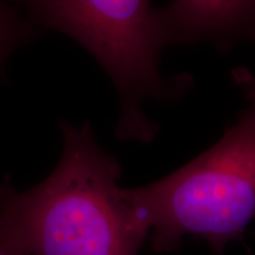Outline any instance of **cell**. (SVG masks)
<instances>
[{
	"label": "cell",
	"instance_id": "cell-1",
	"mask_svg": "<svg viewBox=\"0 0 255 255\" xmlns=\"http://www.w3.org/2000/svg\"><path fill=\"white\" fill-rule=\"evenodd\" d=\"M63 154L38 186L0 183V237L25 255H137L149 232L120 187L121 165L89 123L62 124Z\"/></svg>",
	"mask_w": 255,
	"mask_h": 255
},
{
	"label": "cell",
	"instance_id": "cell-2",
	"mask_svg": "<svg viewBox=\"0 0 255 255\" xmlns=\"http://www.w3.org/2000/svg\"><path fill=\"white\" fill-rule=\"evenodd\" d=\"M123 197L156 252L174 251L184 237L221 251L255 219V108L199 157L148 186L123 188Z\"/></svg>",
	"mask_w": 255,
	"mask_h": 255
},
{
	"label": "cell",
	"instance_id": "cell-3",
	"mask_svg": "<svg viewBox=\"0 0 255 255\" xmlns=\"http://www.w3.org/2000/svg\"><path fill=\"white\" fill-rule=\"evenodd\" d=\"M41 26L66 34L108 73L121 100L116 135L149 143L158 127L143 110L149 100L174 102L191 77L165 78L159 70L164 41L151 0H19Z\"/></svg>",
	"mask_w": 255,
	"mask_h": 255
},
{
	"label": "cell",
	"instance_id": "cell-4",
	"mask_svg": "<svg viewBox=\"0 0 255 255\" xmlns=\"http://www.w3.org/2000/svg\"><path fill=\"white\" fill-rule=\"evenodd\" d=\"M157 15L165 46L209 44L226 51L255 33V0H173Z\"/></svg>",
	"mask_w": 255,
	"mask_h": 255
},
{
	"label": "cell",
	"instance_id": "cell-5",
	"mask_svg": "<svg viewBox=\"0 0 255 255\" xmlns=\"http://www.w3.org/2000/svg\"><path fill=\"white\" fill-rule=\"evenodd\" d=\"M30 33L27 25L6 2L0 0V66Z\"/></svg>",
	"mask_w": 255,
	"mask_h": 255
},
{
	"label": "cell",
	"instance_id": "cell-6",
	"mask_svg": "<svg viewBox=\"0 0 255 255\" xmlns=\"http://www.w3.org/2000/svg\"><path fill=\"white\" fill-rule=\"evenodd\" d=\"M252 41L255 43V33L252 38ZM233 76H234V81L237 82V84L242 88L247 98L251 101L252 107L255 108V76L248 70L244 69L235 70L233 72Z\"/></svg>",
	"mask_w": 255,
	"mask_h": 255
},
{
	"label": "cell",
	"instance_id": "cell-7",
	"mask_svg": "<svg viewBox=\"0 0 255 255\" xmlns=\"http://www.w3.org/2000/svg\"><path fill=\"white\" fill-rule=\"evenodd\" d=\"M0 255H25L23 252H20L17 247H14L13 245L9 244V242L0 237Z\"/></svg>",
	"mask_w": 255,
	"mask_h": 255
}]
</instances>
